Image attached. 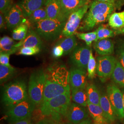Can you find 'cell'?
I'll list each match as a JSON object with an SVG mask.
<instances>
[{
  "instance_id": "1",
  "label": "cell",
  "mask_w": 124,
  "mask_h": 124,
  "mask_svg": "<svg viewBox=\"0 0 124 124\" xmlns=\"http://www.w3.org/2000/svg\"><path fill=\"white\" fill-rule=\"evenodd\" d=\"M45 73L46 82L43 102L71 91L70 73L65 66L53 65L48 68Z\"/></svg>"
},
{
  "instance_id": "2",
  "label": "cell",
  "mask_w": 124,
  "mask_h": 124,
  "mask_svg": "<svg viewBox=\"0 0 124 124\" xmlns=\"http://www.w3.org/2000/svg\"><path fill=\"white\" fill-rule=\"evenodd\" d=\"M123 4V1L103 2L94 0L91 2L79 29L81 31H90L95 27L108 19L110 15Z\"/></svg>"
},
{
  "instance_id": "3",
  "label": "cell",
  "mask_w": 124,
  "mask_h": 124,
  "mask_svg": "<svg viewBox=\"0 0 124 124\" xmlns=\"http://www.w3.org/2000/svg\"><path fill=\"white\" fill-rule=\"evenodd\" d=\"M71 100L70 91L44 101L40 104L41 113L44 116L50 117L56 122L59 121L66 115Z\"/></svg>"
},
{
  "instance_id": "4",
  "label": "cell",
  "mask_w": 124,
  "mask_h": 124,
  "mask_svg": "<svg viewBox=\"0 0 124 124\" xmlns=\"http://www.w3.org/2000/svg\"><path fill=\"white\" fill-rule=\"evenodd\" d=\"M29 98L26 85L22 80H16L5 85L2 101L9 108Z\"/></svg>"
},
{
  "instance_id": "5",
  "label": "cell",
  "mask_w": 124,
  "mask_h": 124,
  "mask_svg": "<svg viewBox=\"0 0 124 124\" xmlns=\"http://www.w3.org/2000/svg\"><path fill=\"white\" fill-rule=\"evenodd\" d=\"M66 21L47 18L34 24V31L44 40H54L62 35Z\"/></svg>"
},
{
  "instance_id": "6",
  "label": "cell",
  "mask_w": 124,
  "mask_h": 124,
  "mask_svg": "<svg viewBox=\"0 0 124 124\" xmlns=\"http://www.w3.org/2000/svg\"><path fill=\"white\" fill-rule=\"evenodd\" d=\"M46 75L43 70L33 72L30 76L28 84V94L30 99L35 105L41 104L43 102Z\"/></svg>"
},
{
  "instance_id": "7",
  "label": "cell",
  "mask_w": 124,
  "mask_h": 124,
  "mask_svg": "<svg viewBox=\"0 0 124 124\" xmlns=\"http://www.w3.org/2000/svg\"><path fill=\"white\" fill-rule=\"evenodd\" d=\"M35 105L30 98L9 108L7 116L9 122L14 123L18 121L30 118L35 109Z\"/></svg>"
},
{
  "instance_id": "8",
  "label": "cell",
  "mask_w": 124,
  "mask_h": 124,
  "mask_svg": "<svg viewBox=\"0 0 124 124\" xmlns=\"http://www.w3.org/2000/svg\"><path fill=\"white\" fill-rule=\"evenodd\" d=\"M89 4L86 5L74 12L70 15L62 31V35L64 37L75 35L79 28L82 20L90 8Z\"/></svg>"
},
{
  "instance_id": "9",
  "label": "cell",
  "mask_w": 124,
  "mask_h": 124,
  "mask_svg": "<svg viewBox=\"0 0 124 124\" xmlns=\"http://www.w3.org/2000/svg\"><path fill=\"white\" fill-rule=\"evenodd\" d=\"M117 60L112 55L101 56L97 59V74L104 82L110 77L115 69Z\"/></svg>"
},
{
  "instance_id": "10",
  "label": "cell",
  "mask_w": 124,
  "mask_h": 124,
  "mask_svg": "<svg viewBox=\"0 0 124 124\" xmlns=\"http://www.w3.org/2000/svg\"><path fill=\"white\" fill-rule=\"evenodd\" d=\"M107 93L117 117L123 120L124 101L122 91L115 85L110 84L107 86Z\"/></svg>"
},
{
  "instance_id": "11",
  "label": "cell",
  "mask_w": 124,
  "mask_h": 124,
  "mask_svg": "<svg viewBox=\"0 0 124 124\" xmlns=\"http://www.w3.org/2000/svg\"><path fill=\"white\" fill-rule=\"evenodd\" d=\"M92 51L87 46H77L71 53V62L77 68L86 70Z\"/></svg>"
},
{
  "instance_id": "12",
  "label": "cell",
  "mask_w": 124,
  "mask_h": 124,
  "mask_svg": "<svg viewBox=\"0 0 124 124\" xmlns=\"http://www.w3.org/2000/svg\"><path fill=\"white\" fill-rule=\"evenodd\" d=\"M7 27L10 30H13L21 24L25 23L22 10L17 4H13L12 8L4 16Z\"/></svg>"
},
{
  "instance_id": "13",
  "label": "cell",
  "mask_w": 124,
  "mask_h": 124,
  "mask_svg": "<svg viewBox=\"0 0 124 124\" xmlns=\"http://www.w3.org/2000/svg\"><path fill=\"white\" fill-rule=\"evenodd\" d=\"M60 0L61 8L60 19L63 21H67L70 15L74 12L91 2V0Z\"/></svg>"
},
{
  "instance_id": "14",
  "label": "cell",
  "mask_w": 124,
  "mask_h": 124,
  "mask_svg": "<svg viewBox=\"0 0 124 124\" xmlns=\"http://www.w3.org/2000/svg\"><path fill=\"white\" fill-rule=\"evenodd\" d=\"M66 116L71 123L78 124L88 118V113L85 107L73 102L69 107Z\"/></svg>"
},
{
  "instance_id": "15",
  "label": "cell",
  "mask_w": 124,
  "mask_h": 124,
  "mask_svg": "<svg viewBox=\"0 0 124 124\" xmlns=\"http://www.w3.org/2000/svg\"><path fill=\"white\" fill-rule=\"evenodd\" d=\"M70 82L71 90L85 89L87 83L86 70L78 68H72L70 71Z\"/></svg>"
},
{
  "instance_id": "16",
  "label": "cell",
  "mask_w": 124,
  "mask_h": 124,
  "mask_svg": "<svg viewBox=\"0 0 124 124\" xmlns=\"http://www.w3.org/2000/svg\"><path fill=\"white\" fill-rule=\"evenodd\" d=\"M42 45V41L41 37L36 31L32 29H29L26 37L19 42L15 45L18 48L23 47H38L41 48Z\"/></svg>"
},
{
  "instance_id": "17",
  "label": "cell",
  "mask_w": 124,
  "mask_h": 124,
  "mask_svg": "<svg viewBox=\"0 0 124 124\" xmlns=\"http://www.w3.org/2000/svg\"><path fill=\"white\" fill-rule=\"evenodd\" d=\"M46 0H19L18 3L25 18L37 9L44 7Z\"/></svg>"
},
{
  "instance_id": "18",
  "label": "cell",
  "mask_w": 124,
  "mask_h": 124,
  "mask_svg": "<svg viewBox=\"0 0 124 124\" xmlns=\"http://www.w3.org/2000/svg\"><path fill=\"white\" fill-rule=\"evenodd\" d=\"M94 48L100 56L111 55L114 52L115 46L113 41L108 39L98 40L94 45Z\"/></svg>"
},
{
  "instance_id": "19",
  "label": "cell",
  "mask_w": 124,
  "mask_h": 124,
  "mask_svg": "<svg viewBox=\"0 0 124 124\" xmlns=\"http://www.w3.org/2000/svg\"><path fill=\"white\" fill-rule=\"evenodd\" d=\"M99 105L102 108L108 124L114 122L117 116L107 95L103 94L101 95Z\"/></svg>"
},
{
  "instance_id": "20",
  "label": "cell",
  "mask_w": 124,
  "mask_h": 124,
  "mask_svg": "<svg viewBox=\"0 0 124 124\" xmlns=\"http://www.w3.org/2000/svg\"><path fill=\"white\" fill-rule=\"evenodd\" d=\"M87 107L89 113L94 120V124H109L100 105L92 104L88 101Z\"/></svg>"
},
{
  "instance_id": "21",
  "label": "cell",
  "mask_w": 124,
  "mask_h": 124,
  "mask_svg": "<svg viewBox=\"0 0 124 124\" xmlns=\"http://www.w3.org/2000/svg\"><path fill=\"white\" fill-rule=\"evenodd\" d=\"M45 6L47 18L60 19L61 10L60 0H46Z\"/></svg>"
},
{
  "instance_id": "22",
  "label": "cell",
  "mask_w": 124,
  "mask_h": 124,
  "mask_svg": "<svg viewBox=\"0 0 124 124\" xmlns=\"http://www.w3.org/2000/svg\"><path fill=\"white\" fill-rule=\"evenodd\" d=\"M75 35L65 37L58 41L57 45L60 46L63 50L64 55H67L72 52L77 46V42Z\"/></svg>"
},
{
  "instance_id": "23",
  "label": "cell",
  "mask_w": 124,
  "mask_h": 124,
  "mask_svg": "<svg viewBox=\"0 0 124 124\" xmlns=\"http://www.w3.org/2000/svg\"><path fill=\"white\" fill-rule=\"evenodd\" d=\"M71 99L73 102L80 105L86 107L88 101L86 88L71 90Z\"/></svg>"
},
{
  "instance_id": "24",
  "label": "cell",
  "mask_w": 124,
  "mask_h": 124,
  "mask_svg": "<svg viewBox=\"0 0 124 124\" xmlns=\"http://www.w3.org/2000/svg\"><path fill=\"white\" fill-rule=\"evenodd\" d=\"M108 24L112 28L120 30L124 27V11L120 12H115L110 15Z\"/></svg>"
},
{
  "instance_id": "25",
  "label": "cell",
  "mask_w": 124,
  "mask_h": 124,
  "mask_svg": "<svg viewBox=\"0 0 124 124\" xmlns=\"http://www.w3.org/2000/svg\"><path fill=\"white\" fill-rule=\"evenodd\" d=\"M111 77L115 83L124 88V68L119 61H117Z\"/></svg>"
},
{
  "instance_id": "26",
  "label": "cell",
  "mask_w": 124,
  "mask_h": 124,
  "mask_svg": "<svg viewBox=\"0 0 124 124\" xmlns=\"http://www.w3.org/2000/svg\"><path fill=\"white\" fill-rule=\"evenodd\" d=\"M86 90L88 102L92 104L99 105L101 95L96 86L93 84H90L87 86Z\"/></svg>"
},
{
  "instance_id": "27",
  "label": "cell",
  "mask_w": 124,
  "mask_h": 124,
  "mask_svg": "<svg viewBox=\"0 0 124 124\" xmlns=\"http://www.w3.org/2000/svg\"><path fill=\"white\" fill-rule=\"evenodd\" d=\"M47 18V12L45 6L37 9L33 12L27 18L28 21L31 24H35Z\"/></svg>"
},
{
  "instance_id": "28",
  "label": "cell",
  "mask_w": 124,
  "mask_h": 124,
  "mask_svg": "<svg viewBox=\"0 0 124 124\" xmlns=\"http://www.w3.org/2000/svg\"><path fill=\"white\" fill-rule=\"evenodd\" d=\"M16 72L15 68L0 64V82L2 84L12 78Z\"/></svg>"
},
{
  "instance_id": "29",
  "label": "cell",
  "mask_w": 124,
  "mask_h": 124,
  "mask_svg": "<svg viewBox=\"0 0 124 124\" xmlns=\"http://www.w3.org/2000/svg\"><path fill=\"white\" fill-rule=\"evenodd\" d=\"M29 25L23 23L13 29L12 33V38L14 40L21 41L26 37L29 31Z\"/></svg>"
},
{
  "instance_id": "30",
  "label": "cell",
  "mask_w": 124,
  "mask_h": 124,
  "mask_svg": "<svg viewBox=\"0 0 124 124\" xmlns=\"http://www.w3.org/2000/svg\"><path fill=\"white\" fill-rule=\"evenodd\" d=\"M95 31H96L97 35V38L96 41L98 40L108 39L114 37L115 35V32L114 31L108 28L104 25L99 26Z\"/></svg>"
},
{
  "instance_id": "31",
  "label": "cell",
  "mask_w": 124,
  "mask_h": 124,
  "mask_svg": "<svg viewBox=\"0 0 124 124\" xmlns=\"http://www.w3.org/2000/svg\"><path fill=\"white\" fill-rule=\"evenodd\" d=\"M75 36L80 40H83L85 42L86 46L91 47L93 41H96L97 38L96 31L88 33L76 32Z\"/></svg>"
},
{
  "instance_id": "32",
  "label": "cell",
  "mask_w": 124,
  "mask_h": 124,
  "mask_svg": "<svg viewBox=\"0 0 124 124\" xmlns=\"http://www.w3.org/2000/svg\"><path fill=\"white\" fill-rule=\"evenodd\" d=\"M87 76L90 79H93L97 73V61L93 57V52H91L90 59L87 67Z\"/></svg>"
},
{
  "instance_id": "33",
  "label": "cell",
  "mask_w": 124,
  "mask_h": 124,
  "mask_svg": "<svg viewBox=\"0 0 124 124\" xmlns=\"http://www.w3.org/2000/svg\"><path fill=\"white\" fill-rule=\"evenodd\" d=\"M40 48L38 47H23L20 48L17 53L18 55L31 56L39 53Z\"/></svg>"
},
{
  "instance_id": "34",
  "label": "cell",
  "mask_w": 124,
  "mask_h": 124,
  "mask_svg": "<svg viewBox=\"0 0 124 124\" xmlns=\"http://www.w3.org/2000/svg\"><path fill=\"white\" fill-rule=\"evenodd\" d=\"M13 0H0V13L5 15L13 6Z\"/></svg>"
},
{
  "instance_id": "35",
  "label": "cell",
  "mask_w": 124,
  "mask_h": 124,
  "mask_svg": "<svg viewBox=\"0 0 124 124\" xmlns=\"http://www.w3.org/2000/svg\"><path fill=\"white\" fill-rule=\"evenodd\" d=\"M118 58L120 63L124 68V41L120 43L117 49Z\"/></svg>"
},
{
  "instance_id": "36",
  "label": "cell",
  "mask_w": 124,
  "mask_h": 124,
  "mask_svg": "<svg viewBox=\"0 0 124 124\" xmlns=\"http://www.w3.org/2000/svg\"><path fill=\"white\" fill-rule=\"evenodd\" d=\"M16 43L13 38L8 36H5L0 38V46H4L9 45H15Z\"/></svg>"
},
{
  "instance_id": "37",
  "label": "cell",
  "mask_w": 124,
  "mask_h": 124,
  "mask_svg": "<svg viewBox=\"0 0 124 124\" xmlns=\"http://www.w3.org/2000/svg\"><path fill=\"white\" fill-rule=\"evenodd\" d=\"M11 55L9 53L0 52V63L7 66H11L9 63V58Z\"/></svg>"
},
{
  "instance_id": "38",
  "label": "cell",
  "mask_w": 124,
  "mask_h": 124,
  "mask_svg": "<svg viewBox=\"0 0 124 124\" xmlns=\"http://www.w3.org/2000/svg\"><path fill=\"white\" fill-rule=\"evenodd\" d=\"M52 54L54 58H60V57H62L64 54L63 50L60 46H59L58 45H56L53 47Z\"/></svg>"
},
{
  "instance_id": "39",
  "label": "cell",
  "mask_w": 124,
  "mask_h": 124,
  "mask_svg": "<svg viewBox=\"0 0 124 124\" xmlns=\"http://www.w3.org/2000/svg\"><path fill=\"white\" fill-rule=\"evenodd\" d=\"M7 26L6 21L5 19L4 15L2 13L0 14V30L2 31L5 29Z\"/></svg>"
},
{
  "instance_id": "40",
  "label": "cell",
  "mask_w": 124,
  "mask_h": 124,
  "mask_svg": "<svg viewBox=\"0 0 124 124\" xmlns=\"http://www.w3.org/2000/svg\"><path fill=\"white\" fill-rule=\"evenodd\" d=\"M56 122L51 118H47L40 120L36 124H56Z\"/></svg>"
},
{
  "instance_id": "41",
  "label": "cell",
  "mask_w": 124,
  "mask_h": 124,
  "mask_svg": "<svg viewBox=\"0 0 124 124\" xmlns=\"http://www.w3.org/2000/svg\"><path fill=\"white\" fill-rule=\"evenodd\" d=\"M13 124H33L32 123L30 117L25 119L24 120H22L14 123Z\"/></svg>"
},
{
  "instance_id": "42",
  "label": "cell",
  "mask_w": 124,
  "mask_h": 124,
  "mask_svg": "<svg viewBox=\"0 0 124 124\" xmlns=\"http://www.w3.org/2000/svg\"><path fill=\"white\" fill-rule=\"evenodd\" d=\"M78 124H93L92 120L90 118H87L86 119L83 120Z\"/></svg>"
},
{
  "instance_id": "43",
  "label": "cell",
  "mask_w": 124,
  "mask_h": 124,
  "mask_svg": "<svg viewBox=\"0 0 124 124\" xmlns=\"http://www.w3.org/2000/svg\"><path fill=\"white\" fill-rule=\"evenodd\" d=\"M116 34H124V27L123 28L120 29V30H118L117 32H116Z\"/></svg>"
},
{
  "instance_id": "44",
  "label": "cell",
  "mask_w": 124,
  "mask_h": 124,
  "mask_svg": "<svg viewBox=\"0 0 124 124\" xmlns=\"http://www.w3.org/2000/svg\"><path fill=\"white\" fill-rule=\"evenodd\" d=\"M99 1L103 2H115L116 0H97Z\"/></svg>"
},
{
  "instance_id": "45",
  "label": "cell",
  "mask_w": 124,
  "mask_h": 124,
  "mask_svg": "<svg viewBox=\"0 0 124 124\" xmlns=\"http://www.w3.org/2000/svg\"><path fill=\"white\" fill-rule=\"evenodd\" d=\"M122 94H123V101H124V90H123L122 91ZM123 121H124V119H123Z\"/></svg>"
},
{
  "instance_id": "46",
  "label": "cell",
  "mask_w": 124,
  "mask_h": 124,
  "mask_svg": "<svg viewBox=\"0 0 124 124\" xmlns=\"http://www.w3.org/2000/svg\"><path fill=\"white\" fill-rule=\"evenodd\" d=\"M56 124H64V123H62V122H60V121H58V122H56Z\"/></svg>"
},
{
  "instance_id": "47",
  "label": "cell",
  "mask_w": 124,
  "mask_h": 124,
  "mask_svg": "<svg viewBox=\"0 0 124 124\" xmlns=\"http://www.w3.org/2000/svg\"><path fill=\"white\" fill-rule=\"evenodd\" d=\"M67 124H73L72 123H68Z\"/></svg>"
},
{
  "instance_id": "48",
  "label": "cell",
  "mask_w": 124,
  "mask_h": 124,
  "mask_svg": "<svg viewBox=\"0 0 124 124\" xmlns=\"http://www.w3.org/2000/svg\"></svg>"
}]
</instances>
